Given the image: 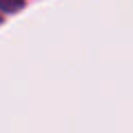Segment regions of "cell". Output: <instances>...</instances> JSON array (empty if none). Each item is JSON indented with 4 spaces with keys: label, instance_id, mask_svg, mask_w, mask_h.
<instances>
[{
    "label": "cell",
    "instance_id": "cell-1",
    "mask_svg": "<svg viewBox=\"0 0 133 133\" xmlns=\"http://www.w3.org/2000/svg\"><path fill=\"white\" fill-rule=\"evenodd\" d=\"M24 0H0V9L5 11H18Z\"/></svg>",
    "mask_w": 133,
    "mask_h": 133
}]
</instances>
